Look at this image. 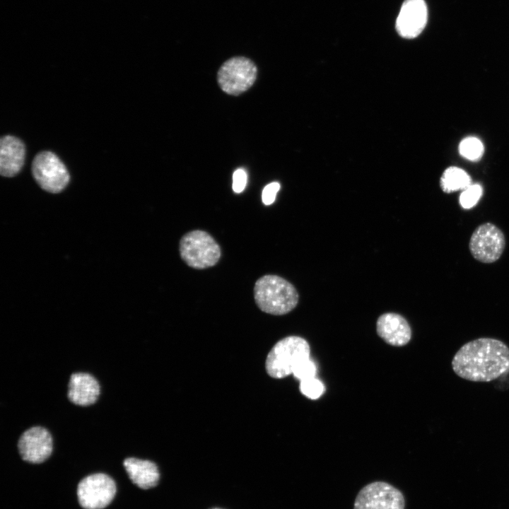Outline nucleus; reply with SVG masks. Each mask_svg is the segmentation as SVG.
<instances>
[{
	"label": "nucleus",
	"instance_id": "obj_1",
	"mask_svg": "<svg viewBox=\"0 0 509 509\" xmlns=\"http://www.w3.org/2000/svg\"><path fill=\"white\" fill-rule=\"evenodd\" d=\"M451 365L454 373L462 379L491 382L509 373V347L497 339L478 338L463 344Z\"/></svg>",
	"mask_w": 509,
	"mask_h": 509
},
{
	"label": "nucleus",
	"instance_id": "obj_6",
	"mask_svg": "<svg viewBox=\"0 0 509 509\" xmlns=\"http://www.w3.org/2000/svg\"><path fill=\"white\" fill-rule=\"evenodd\" d=\"M257 74V69L252 61L244 57H235L222 64L217 80L225 93L238 95L252 86Z\"/></svg>",
	"mask_w": 509,
	"mask_h": 509
},
{
	"label": "nucleus",
	"instance_id": "obj_7",
	"mask_svg": "<svg viewBox=\"0 0 509 509\" xmlns=\"http://www.w3.org/2000/svg\"><path fill=\"white\" fill-rule=\"evenodd\" d=\"M32 173L40 187L52 193L62 191L70 180L65 165L50 151H42L35 156L32 163Z\"/></svg>",
	"mask_w": 509,
	"mask_h": 509
},
{
	"label": "nucleus",
	"instance_id": "obj_23",
	"mask_svg": "<svg viewBox=\"0 0 509 509\" xmlns=\"http://www.w3.org/2000/svg\"><path fill=\"white\" fill-rule=\"evenodd\" d=\"M211 509H223V508H211Z\"/></svg>",
	"mask_w": 509,
	"mask_h": 509
},
{
	"label": "nucleus",
	"instance_id": "obj_11",
	"mask_svg": "<svg viewBox=\"0 0 509 509\" xmlns=\"http://www.w3.org/2000/svg\"><path fill=\"white\" fill-rule=\"evenodd\" d=\"M428 21V8L424 0H405L396 20L398 34L406 39L419 36Z\"/></svg>",
	"mask_w": 509,
	"mask_h": 509
},
{
	"label": "nucleus",
	"instance_id": "obj_14",
	"mask_svg": "<svg viewBox=\"0 0 509 509\" xmlns=\"http://www.w3.org/2000/svg\"><path fill=\"white\" fill-rule=\"evenodd\" d=\"M123 468L131 482L143 490L156 486L160 473L157 464L148 460L128 457L122 461Z\"/></svg>",
	"mask_w": 509,
	"mask_h": 509
},
{
	"label": "nucleus",
	"instance_id": "obj_3",
	"mask_svg": "<svg viewBox=\"0 0 509 509\" xmlns=\"http://www.w3.org/2000/svg\"><path fill=\"white\" fill-rule=\"evenodd\" d=\"M310 349L302 337L289 336L279 341L266 359V370L269 376L279 379L293 373L304 359L310 358Z\"/></svg>",
	"mask_w": 509,
	"mask_h": 509
},
{
	"label": "nucleus",
	"instance_id": "obj_13",
	"mask_svg": "<svg viewBox=\"0 0 509 509\" xmlns=\"http://www.w3.org/2000/svg\"><path fill=\"white\" fill-rule=\"evenodd\" d=\"M377 333L386 343L394 346L406 345L411 339V329L401 315L388 312L379 317Z\"/></svg>",
	"mask_w": 509,
	"mask_h": 509
},
{
	"label": "nucleus",
	"instance_id": "obj_8",
	"mask_svg": "<svg viewBox=\"0 0 509 509\" xmlns=\"http://www.w3.org/2000/svg\"><path fill=\"white\" fill-rule=\"evenodd\" d=\"M405 499L400 490L381 481L363 486L356 495L353 509H404Z\"/></svg>",
	"mask_w": 509,
	"mask_h": 509
},
{
	"label": "nucleus",
	"instance_id": "obj_17",
	"mask_svg": "<svg viewBox=\"0 0 509 509\" xmlns=\"http://www.w3.org/2000/svg\"><path fill=\"white\" fill-rule=\"evenodd\" d=\"M484 146L482 142L474 136L466 137L459 145L460 154L471 161H477L483 156Z\"/></svg>",
	"mask_w": 509,
	"mask_h": 509
},
{
	"label": "nucleus",
	"instance_id": "obj_15",
	"mask_svg": "<svg viewBox=\"0 0 509 509\" xmlns=\"http://www.w3.org/2000/svg\"><path fill=\"white\" fill-rule=\"evenodd\" d=\"M25 156V145L18 138L6 135L0 141V173L13 177L23 168Z\"/></svg>",
	"mask_w": 509,
	"mask_h": 509
},
{
	"label": "nucleus",
	"instance_id": "obj_21",
	"mask_svg": "<svg viewBox=\"0 0 509 509\" xmlns=\"http://www.w3.org/2000/svg\"><path fill=\"white\" fill-rule=\"evenodd\" d=\"M247 176L242 168L237 169L233 175V189L235 193L242 192L246 186Z\"/></svg>",
	"mask_w": 509,
	"mask_h": 509
},
{
	"label": "nucleus",
	"instance_id": "obj_22",
	"mask_svg": "<svg viewBox=\"0 0 509 509\" xmlns=\"http://www.w3.org/2000/svg\"><path fill=\"white\" fill-rule=\"evenodd\" d=\"M280 189V185L277 182H271L266 185L262 191V199L265 205L271 204L276 199V195Z\"/></svg>",
	"mask_w": 509,
	"mask_h": 509
},
{
	"label": "nucleus",
	"instance_id": "obj_2",
	"mask_svg": "<svg viewBox=\"0 0 509 509\" xmlns=\"http://www.w3.org/2000/svg\"><path fill=\"white\" fill-rule=\"evenodd\" d=\"M254 298L262 312L282 315L296 308L298 303V293L295 287L282 277L265 275L255 284Z\"/></svg>",
	"mask_w": 509,
	"mask_h": 509
},
{
	"label": "nucleus",
	"instance_id": "obj_12",
	"mask_svg": "<svg viewBox=\"0 0 509 509\" xmlns=\"http://www.w3.org/2000/svg\"><path fill=\"white\" fill-rule=\"evenodd\" d=\"M100 394V384L90 373L76 372L70 375L66 397L72 404L81 407L90 406L96 403Z\"/></svg>",
	"mask_w": 509,
	"mask_h": 509
},
{
	"label": "nucleus",
	"instance_id": "obj_20",
	"mask_svg": "<svg viewBox=\"0 0 509 509\" xmlns=\"http://www.w3.org/2000/svg\"><path fill=\"white\" fill-rule=\"evenodd\" d=\"M317 373V366L315 362L308 358L302 361L295 368L293 375L300 381L304 379L315 377Z\"/></svg>",
	"mask_w": 509,
	"mask_h": 509
},
{
	"label": "nucleus",
	"instance_id": "obj_9",
	"mask_svg": "<svg viewBox=\"0 0 509 509\" xmlns=\"http://www.w3.org/2000/svg\"><path fill=\"white\" fill-rule=\"evenodd\" d=\"M505 245L502 230L491 223L479 225L471 235L469 248L473 257L482 263H493L502 255Z\"/></svg>",
	"mask_w": 509,
	"mask_h": 509
},
{
	"label": "nucleus",
	"instance_id": "obj_5",
	"mask_svg": "<svg viewBox=\"0 0 509 509\" xmlns=\"http://www.w3.org/2000/svg\"><path fill=\"white\" fill-rule=\"evenodd\" d=\"M117 491L115 480L108 474L95 472L83 477L76 494L83 509H105L113 501Z\"/></svg>",
	"mask_w": 509,
	"mask_h": 509
},
{
	"label": "nucleus",
	"instance_id": "obj_16",
	"mask_svg": "<svg viewBox=\"0 0 509 509\" xmlns=\"http://www.w3.org/2000/svg\"><path fill=\"white\" fill-rule=\"evenodd\" d=\"M440 187L445 193H450L457 190H464L470 185V176L464 170L450 166L445 170L440 177Z\"/></svg>",
	"mask_w": 509,
	"mask_h": 509
},
{
	"label": "nucleus",
	"instance_id": "obj_10",
	"mask_svg": "<svg viewBox=\"0 0 509 509\" xmlns=\"http://www.w3.org/2000/svg\"><path fill=\"white\" fill-rule=\"evenodd\" d=\"M53 448L51 433L41 426H33L25 430L17 442L20 458L28 464L44 463L51 457Z\"/></svg>",
	"mask_w": 509,
	"mask_h": 509
},
{
	"label": "nucleus",
	"instance_id": "obj_18",
	"mask_svg": "<svg viewBox=\"0 0 509 509\" xmlns=\"http://www.w3.org/2000/svg\"><path fill=\"white\" fill-rule=\"evenodd\" d=\"M300 390L308 398L317 399L324 393V386L320 380L313 377L300 380Z\"/></svg>",
	"mask_w": 509,
	"mask_h": 509
},
{
	"label": "nucleus",
	"instance_id": "obj_4",
	"mask_svg": "<svg viewBox=\"0 0 509 509\" xmlns=\"http://www.w3.org/2000/svg\"><path fill=\"white\" fill-rule=\"evenodd\" d=\"M181 258L190 267L197 269L214 266L221 257V247L207 232L195 230L185 234L180 240Z\"/></svg>",
	"mask_w": 509,
	"mask_h": 509
},
{
	"label": "nucleus",
	"instance_id": "obj_19",
	"mask_svg": "<svg viewBox=\"0 0 509 509\" xmlns=\"http://www.w3.org/2000/svg\"><path fill=\"white\" fill-rule=\"evenodd\" d=\"M482 195V187L478 184L470 185L462 190L459 201L463 209H469L474 206Z\"/></svg>",
	"mask_w": 509,
	"mask_h": 509
}]
</instances>
